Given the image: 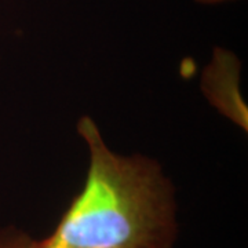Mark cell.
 <instances>
[{
	"label": "cell",
	"instance_id": "cell-2",
	"mask_svg": "<svg viewBox=\"0 0 248 248\" xmlns=\"http://www.w3.org/2000/svg\"><path fill=\"white\" fill-rule=\"evenodd\" d=\"M0 248H40L39 240L29 237L27 233L17 229L0 232Z\"/></svg>",
	"mask_w": 248,
	"mask_h": 248
},
{
	"label": "cell",
	"instance_id": "cell-1",
	"mask_svg": "<svg viewBox=\"0 0 248 248\" xmlns=\"http://www.w3.org/2000/svg\"><path fill=\"white\" fill-rule=\"evenodd\" d=\"M90 167L84 186L40 248H172L177 240L174 187L151 159L112 152L95 123L81 117Z\"/></svg>",
	"mask_w": 248,
	"mask_h": 248
}]
</instances>
